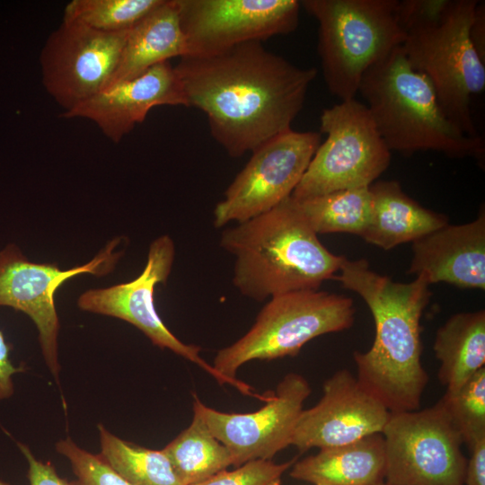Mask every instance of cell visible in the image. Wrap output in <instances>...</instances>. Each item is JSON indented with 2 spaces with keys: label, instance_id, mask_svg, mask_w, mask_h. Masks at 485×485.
I'll list each match as a JSON object with an SVG mask.
<instances>
[{
  "label": "cell",
  "instance_id": "obj_5",
  "mask_svg": "<svg viewBox=\"0 0 485 485\" xmlns=\"http://www.w3.org/2000/svg\"><path fill=\"white\" fill-rule=\"evenodd\" d=\"M358 93L391 152L431 150L484 161L483 138L467 136L447 118L430 81L410 66L401 46L364 74Z\"/></svg>",
  "mask_w": 485,
  "mask_h": 485
},
{
  "label": "cell",
  "instance_id": "obj_13",
  "mask_svg": "<svg viewBox=\"0 0 485 485\" xmlns=\"http://www.w3.org/2000/svg\"><path fill=\"white\" fill-rule=\"evenodd\" d=\"M128 31L103 32L63 21L48 37L40 57L42 84L65 112L110 84Z\"/></svg>",
  "mask_w": 485,
  "mask_h": 485
},
{
  "label": "cell",
  "instance_id": "obj_9",
  "mask_svg": "<svg viewBox=\"0 0 485 485\" xmlns=\"http://www.w3.org/2000/svg\"><path fill=\"white\" fill-rule=\"evenodd\" d=\"M382 435L386 483L464 484L463 442L440 400L423 410L391 412Z\"/></svg>",
  "mask_w": 485,
  "mask_h": 485
},
{
  "label": "cell",
  "instance_id": "obj_8",
  "mask_svg": "<svg viewBox=\"0 0 485 485\" xmlns=\"http://www.w3.org/2000/svg\"><path fill=\"white\" fill-rule=\"evenodd\" d=\"M320 130L327 137L293 191L294 198L370 187L388 168L391 151L367 107L356 98L324 109Z\"/></svg>",
  "mask_w": 485,
  "mask_h": 485
},
{
  "label": "cell",
  "instance_id": "obj_18",
  "mask_svg": "<svg viewBox=\"0 0 485 485\" xmlns=\"http://www.w3.org/2000/svg\"><path fill=\"white\" fill-rule=\"evenodd\" d=\"M410 274L428 285L445 282L485 289V214L463 225L436 229L412 242Z\"/></svg>",
  "mask_w": 485,
  "mask_h": 485
},
{
  "label": "cell",
  "instance_id": "obj_27",
  "mask_svg": "<svg viewBox=\"0 0 485 485\" xmlns=\"http://www.w3.org/2000/svg\"><path fill=\"white\" fill-rule=\"evenodd\" d=\"M440 401L469 448L485 436V367L456 392H445Z\"/></svg>",
  "mask_w": 485,
  "mask_h": 485
},
{
  "label": "cell",
  "instance_id": "obj_6",
  "mask_svg": "<svg viewBox=\"0 0 485 485\" xmlns=\"http://www.w3.org/2000/svg\"><path fill=\"white\" fill-rule=\"evenodd\" d=\"M398 0H303L316 19L318 53L328 90L355 99L364 74L402 45Z\"/></svg>",
  "mask_w": 485,
  "mask_h": 485
},
{
  "label": "cell",
  "instance_id": "obj_32",
  "mask_svg": "<svg viewBox=\"0 0 485 485\" xmlns=\"http://www.w3.org/2000/svg\"><path fill=\"white\" fill-rule=\"evenodd\" d=\"M469 449L471 457L466 463L464 484L485 485V436L476 440Z\"/></svg>",
  "mask_w": 485,
  "mask_h": 485
},
{
  "label": "cell",
  "instance_id": "obj_33",
  "mask_svg": "<svg viewBox=\"0 0 485 485\" xmlns=\"http://www.w3.org/2000/svg\"><path fill=\"white\" fill-rule=\"evenodd\" d=\"M471 42L482 62L485 63V4L478 1L470 26Z\"/></svg>",
  "mask_w": 485,
  "mask_h": 485
},
{
  "label": "cell",
  "instance_id": "obj_30",
  "mask_svg": "<svg viewBox=\"0 0 485 485\" xmlns=\"http://www.w3.org/2000/svg\"><path fill=\"white\" fill-rule=\"evenodd\" d=\"M18 447L28 463L29 485H71L58 475L51 463L38 460L26 445L18 443Z\"/></svg>",
  "mask_w": 485,
  "mask_h": 485
},
{
  "label": "cell",
  "instance_id": "obj_20",
  "mask_svg": "<svg viewBox=\"0 0 485 485\" xmlns=\"http://www.w3.org/2000/svg\"><path fill=\"white\" fill-rule=\"evenodd\" d=\"M382 434L344 445L322 448L292 465L290 476L313 485H378L384 481Z\"/></svg>",
  "mask_w": 485,
  "mask_h": 485
},
{
  "label": "cell",
  "instance_id": "obj_25",
  "mask_svg": "<svg viewBox=\"0 0 485 485\" xmlns=\"http://www.w3.org/2000/svg\"><path fill=\"white\" fill-rule=\"evenodd\" d=\"M101 457L130 485H183L163 450L123 440L98 425Z\"/></svg>",
  "mask_w": 485,
  "mask_h": 485
},
{
  "label": "cell",
  "instance_id": "obj_29",
  "mask_svg": "<svg viewBox=\"0 0 485 485\" xmlns=\"http://www.w3.org/2000/svg\"><path fill=\"white\" fill-rule=\"evenodd\" d=\"M295 459L283 463H275L270 460L250 461L234 471H222L191 485H281L283 473L292 467Z\"/></svg>",
  "mask_w": 485,
  "mask_h": 485
},
{
  "label": "cell",
  "instance_id": "obj_17",
  "mask_svg": "<svg viewBox=\"0 0 485 485\" xmlns=\"http://www.w3.org/2000/svg\"><path fill=\"white\" fill-rule=\"evenodd\" d=\"M163 105L187 106L180 78L169 61L106 87L62 116L90 119L110 140L119 143L151 109Z\"/></svg>",
  "mask_w": 485,
  "mask_h": 485
},
{
  "label": "cell",
  "instance_id": "obj_12",
  "mask_svg": "<svg viewBox=\"0 0 485 485\" xmlns=\"http://www.w3.org/2000/svg\"><path fill=\"white\" fill-rule=\"evenodd\" d=\"M184 57H209L250 41L293 32L297 0H176Z\"/></svg>",
  "mask_w": 485,
  "mask_h": 485
},
{
  "label": "cell",
  "instance_id": "obj_7",
  "mask_svg": "<svg viewBox=\"0 0 485 485\" xmlns=\"http://www.w3.org/2000/svg\"><path fill=\"white\" fill-rule=\"evenodd\" d=\"M353 300L327 291L301 290L272 296L242 338L220 349L212 365L245 395L266 399L235 377L238 368L254 359L271 360L297 355L311 340L350 328Z\"/></svg>",
  "mask_w": 485,
  "mask_h": 485
},
{
  "label": "cell",
  "instance_id": "obj_4",
  "mask_svg": "<svg viewBox=\"0 0 485 485\" xmlns=\"http://www.w3.org/2000/svg\"><path fill=\"white\" fill-rule=\"evenodd\" d=\"M477 0H403L398 18L401 48L410 66L426 75L447 118L464 134L479 137L472 97L485 88V63L469 35Z\"/></svg>",
  "mask_w": 485,
  "mask_h": 485
},
{
  "label": "cell",
  "instance_id": "obj_1",
  "mask_svg": "<svg viewBox=\"0 0 485 485\" xmlns=\"http://www.w3.org/2000/svg\"><path fill=\"white\" fill-rule=\"evenodd\" d=\"M174 67L187 107L206 114L212 137L232 157L291 129L317 75L316 68L295 66L260 41L182 57Z\"/></svg>",
  "mask_w": 485,
  "mask_h": 485
},
{
  "label": "cell",
  "instance_id": "obj_22",
  "mask_svg": "<svg viewBox=\"0 0 485 485\" xmlns=\"http://www.w3.org/2000/svg\"><path fill=\"white\" fill-rule=\"evenodd\" d=\"M438 378L446 392L459 390L485 367V312L459 313L441 326L434 342Z\"/></svg>",
  "mask_w": 485,
  "mask_h": 485
},
{
  "label": "cell",
  "instance_id": "obj_35",
  "mask_svg": "<svg viewBox=\"0 0 485 485\" xmlns=\"http://www.w3.org/2000/svg\"><path fill=\"white\" fill-rule=\"evenodd\" d=\"M378 485H391V484H388V483H386L385 481H384V482H382V483H380V484H378Z\"/></svg>",
  "mask_w": 485,
  "mask_h": 485
},
{
  "label": "cell",
  "instance_id": "obj_19",
  "mask_svg": "<svg viewBox=\"0 0 485 485\" xmlns=\"http://www.w3.org/2000/svg\"><path fill=\"white\" fill-rule=\"evenodd\" d=\"M371 213L362 238L384 250L413 242L448 224L447 217L422 207L396 181L370 186Z\"/></svg>",
  "mask_w": 485,
  "mask_h": 485
},
{
  "label": "cell",
  "instance_id": "obj_10",
  "mask_svg": "<svg viewBox=\"0 0 485 485\" xmlns=\"http://www.w3.org/2000/svg\"><path fill=\"white\" fill-rule=\"evenodd\" d=\"M122 237H115L88 262L67 269L57 263L28 260L15 243L0 250V306L11 307L28 315L38 331V340L45 363L58 382L59 319L55 294L66 280L81 275L102 277L116 267L123 251H118Z\"/></svg>",
  "mask_w": 485,
  "mask_h": 485
},
{
  "label": "cell",
  "instance_id": "obj_15",
  "mask_svg": "<svg viewBox=\"0 0 485 485\" xmlns=\"http://www.w3.org/2000/svg\"><path fill=\"white\" fill-rule=\"evenodd\" d=\"M311 393L307 380L287 374L271 392L266 404L254 412L225 413L203 404L195 396L197 410L214 436L227 447L233 465L254 460H270L292 443L303 405Z\"/></svg>",
  "mask_w": 485,
  "mask_h": 485
},
{
  "label": "cell",
  "instance_id": "obj_28",
  "mask_svg": "<svg viewBox=\"0 0 485 485\" xmlns=\"http://www.w3.org/2000/svg\"><path fill=\"white\" fill-rule=\"evenodd\" d=\"M56 450L70 463L75 476L71 485H130L100 454L81 448L70 437L59 440Z\"/></svg>",
  "mask_w": 485,
  "mask_h": 485
},
{
  "label": "cell",
  "instance_id": "obj_26",
  "mask_svg": "<svg viewBox=\"0 0 485 485\" xmlns=\"http://www.w3.org/2000/svg\"><path fill=\"white\" fill-rule=\"evenodd\" d=\"M162 0H73L64 10L63 21L103 32L130 30Z\"/></svg>",
  "mask_w": 485,
  "mask_h": 485
},
{
  "label": "cell",
  "instance_id": "obj_16",
  "mask_svg": "<svg viewBox=\"0 0 485 485\" xmlns=\"http://www.w3.org/2000/svg\"><path fill=\"white\" fill-rule=\"evenodd\" d=\"M390 411L367 392L348 370L334 373L323 384L319 402L303 410L291 445L300 453L313 447L348 445L382 434Z\"/></svg>",
  "mask_w": 485,
  "mask_h": 485
},
{
  "label": "cell",
  "instance_id": "obj_14",
  "mask_svg": "<svg viewBox=\"0 0 485 485\" xmlns=\"http://www.w3.org/2000/svg\"><path fill=\"white\" fill-rule=\"evenodd\" d=\"M175 257L172 239L163 234L149 245L142 272L134 279L106 287L91 288L77 298L80 310L123 320L141 331L151 342L195 363L220 384H230L199 355L200 348L180 340L163 323L155 310L154 288L165 284Z\"/></svg>",
  "mask_w": 485,
  "mask_h": 485
},
{
  "label": "cell",
  "instance_id": "obj_3",
  "mask_svg": "<svg viewBox=\"0 0 485 485\" xmlns=\"http://www.w3.org/2000/svg\"><path fill=\"white\" fill-rule=\"evenodd\" d=\"M221 247L235 258L233 284L253 300L318 290L345 257L319 240L290 196L272 209L223 231Z\"/></svg>",
  "mask_w": 485,
  "mask_h": 485
},
{
  "label": "cell",
  "instance_id": "obj_2",
  "mask_svg": "<svg viewBox=\"0 0 485 485\" xmlns=\"http://www.w3.org/2000/svg\"><path fill=\"white\" fill-rule=\"evenodd\" d=\"M339 272L333 278L363 298L375 321L372 347L354 352L357 382L390 412L419 410L428 382L419 325L431 295L428 283L420 277L394 282L373 271L366 260L344 258Z\"/></svg>",
  "mask_w": 485,
  "mask_h": 485
},
{
  "label": "cell",
  "instance_id": "obj_11",
  "mask_svg": "<svg viewBox=\"0 0 485 485\" xmlns=\"http://www.w3.org/2000/svg\"><path fill=\"white\" fill-rule=\"evenodd\" d=\"M320 145L319 132L291 128L254 149L216 204L215 227L249 220L290 197Z\"/></svg>",
  "mask_w": 485,
  "mask_h": 485
},
{
  "label": "cell",
  "instance_id": "obj_34",
  "mask_svg": "<svg viewBox=\"0 0 485 485\" xmlns=\"http://www.w3.org/2000/svg\"><path fill=\"white\" fill-rule=\"evenodd\" d=\"M0 485H10L9 483L0 480Z\"/></svg>",
  "mask_w": 485,
  "mask_h": 485
},
{
  "label": "cell",
  "instance_id": "obj_23",
  "mask_svg": "<svg viewBox=\"0 0 485 485\" xmlns=\"http://www.w3.org/2000/svg\"><path fill=\"white\" fill-rule=\"evenodd\" d=\"M163 452L183 485L203 481L233 465V457L193 410L190 426L171 441Z\"/></svg>",
  "mask_w": 485,
  "mask_h": 485
},
{
  "label": "cell",
  "instance_id": "obj_21",
  "mask_svg": "<svg viewBox=\"0 0 485 485\" xmlns=\"http://www.w3.org/2000/svg\"><path fill=\"white\" fill-rule=\"evenodd\" d=\"M186 54L176 0H162L129 30L108 86L134 78L158 64Z\"/></svg>",
  "mask_w": 485,
  "mask_h": 485
},
{
  "label": "cell",
  "instance_id": "obj_24",
  "mask_svg": "<svg viewBox=\"0 0 485 485\" xmlns=\"http://www.w3.org/2000/svg\"><path fill=\"white\" fill-rule=\"evenodd\" d=\"M294 199L317 234L348 233L362 237L370 218V187Z\"/></svg>",
  "mask_w": 485,
  "mask_h": 485
},
{
  "label": "cell",
  "instance_id": "obj_31",
  "mask_svg": "<svg viewBox=\"0 0 485 485\" xmlns=\"http://www.w3.org/2000/svg\"><path fill=\"white\" fill-rule=\"evenodd\" d=\"M11 346L6 342L0 331V401L13 394V376L24 371L23 366H15L10 357Z\"/></svg>",
  "mask_w": 485,
  "mask_h": 485
}]
</instances>
